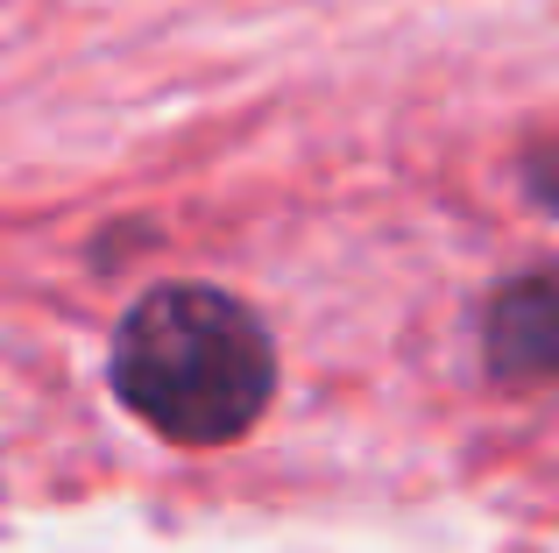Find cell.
Segmentation results:
<instances>
[{"label":"cell","mask_w":559,"mask_h":553,"mask_svg":"<svg viewBox=\"0 0 559 553\" xmlns=\"http://www.w3.org/2000/svg\"><path fill=\"white\" fill-rule=\"evenodd\" d=\"M121 404L178 447H219L262 419L276 390V348L241 298L213 284H156L114 341Z\"/></svg>","instance_id":"6da1fadb"},{"label":"cell","mask_w":559,"mask_h":553,"mask_svg":"<svg viewBox=\"0 0 559 553\" xmlns=\"http://www.w3.org/2000/svg\"><path fill=\"white\" fill-rule=\"evenodd\" d=\"M524 185L538 192V207H552V213H559V150H538L532 164H524Z\"/></svg>","instance_id":"3957f363"},{"label":"cell","mask_w":559,"mask_h":553,"mask_svg":"<svg viewBox=\"0 0 559 553\" xmlns=\"http://www.w3.org/2000/svg\"><path fill=\"white\" fill-rule=\"evenodd\" d=\"M481 355L510 384H546L559 376V276H524L489 298L481 319Z\"/></svg>","instance_id":"7a4b0ae2"}]
</instances>
